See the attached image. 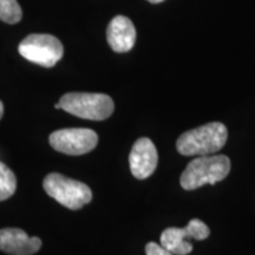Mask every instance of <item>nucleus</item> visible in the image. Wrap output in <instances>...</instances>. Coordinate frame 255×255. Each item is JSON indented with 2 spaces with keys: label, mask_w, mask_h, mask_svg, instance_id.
<instances>
[{
  "label": "nucleus",
  "mask_w": 255,
  "mask_h": 255,
  "mask_svg": "<svg viewBox=\"0 0 255 255\" xmlns=\"http://www.w3.org/2000/svg\"><path fill=\"white\" fill-rule=\"evenodd\" d=\"M149 2H151V4H159V2L164 1V0H148Z\"/></svg>",
  "instance_id": "obj_15"
},
{
  "label": "nucleus",
  "mask_w": 255,
  "mask_h": 255,
  "mask_svg": "<svg viewBox=\"0 0 255 255\" xmlns=\"http://www.w3.org/2000/svg\"><path fill=\"white\" fill-rule=\"evenodd\" d=\"M43 188L47 195L71 210L81 209L92 200L89 186L58 173L47 175L43 181Z\"/></svg>",
  "instance_id": "obj_4"
},
{
  "label": "nucleus",
  "mask_w": 255,
  "mask_h": 255,
  "mask_svg": "<svg viewBox=\"0 0 255 255\" xmlns=\"http://www.w3.org/2000/svg\"><path fill=\"white\" fill-rule=\"evenodd\" d=\"M210 229L199 219L190 220L184 228L170 227L161 234V245L175 255H188L193 251L190 240H205L209 237Z\"/></svg>",
  "instance_id": "obj_7"
},
{
  "label": "nucleus",
  "mask_w": 255,
  "mask_h": 255,
  "mask_svg": "<svg viewBox=\"0 0 255 255\" xmlns=\"http://www.w3.org/2000/svg\"><path fill=\"white\" fill-rule=\"evenodd\" d=\"M107 38L108 43L115 52H128L136 43V28L129 18L117 15L108 26Z\"/></svg>",
  "instance_id": "obj_10"
},
{
  "label": "nucleus",
  "mask_w": 255,
  "mask_h": 255,
  "mask_svg": "<svg viewBox=\"0 0 255 255\" xmlns=\"http://www.w3.org/2000/svg\"><path fill=\"white\" fill-rule=\"evenodd\" d=\"M58 103L66 113L79 119L104 121L113 115L114 101L110 96L91 92H69L62 96Z\"/></svg>",
  "instance_id": "obj_3"
},
{
  "label": "nucleus",
  "mask_w": 255,
  "mask_h": 255,
  "mask_svg": "<svg viewBox=\"0 0 255 255\" xmlns=\"http://www.w3.org/2000/svg\"><path fill=\"white\" fill-rule=\"evenodd\" d=\"M41 247V240L28 237L23 229H0V251L9 255H32Z\"/></svg>",
  "instance_id": "obj_9"
},
{
  "label": "nucleus",
  "mask_w": 255,
  "mask_h": 255,
  "mask_svg": "<svg viewBox=\"0 0 255 255\" xmlns=\"http://www.w3.org/2000/svg\"><path fill=\"white\" fill-rule=\"evenodd\" d=\"M131 174L138 180H145L154 174L157 168L158 154L150 138L142 137L132 145L129 156Z\"/></svg>",
  "instance_id": "obj_8"
},
{
  "label": "nucleus",
  "mask_w": 255,
  "mask_h": 255,
  "mask_svg": "<svg viewBox=\"0 0 255 255\" xmlns=\"http://www.w3.org/2000/svg\"><path fill=\"white\" fill-rule=\"evenodd\" d=\"M19 53L28 62L52 68L63 58L64 47L58 38L46 33H33L19 44Z\"/></svg>",
  "instance_id": "obj_5"
},
{
  "label": "nucleus",
  "mask_w": 255,
  "mask_h": 255,
  "mask_svg": "<svg viewBox=\"0 0 255 255\" xmlns=\"http://www.w3.org/2000/svg\"><path fill=\"white\" fill-rule=\"evenodd\" d=\"M2 115H4V104H2V102L0 101V120H1Z\"/></svg>",
  "instance_id": "obj_14"
},
{
  "label": "nucleus",
  "mask_w": 255,
  "mask_h": 255,
  "mask_svg": "<svg viewBox=\"0 0 255 255\" xmlns=\"http://www.w3.org/2000/svg\"><path fill=\"white\" fill-rule=\"evenodd\" d=\"M17 189V178L7 165L0 162V201L11 197Z\"/></svg>",
  "instance_id": "obj_11"
},
{
  "label": "nucleus",
  "mask_w": 255,
  "mask_h": 255,
  "mask_svg": "<svg viewBox=\"0 0 255 255\" xmlns=\"http://www.w3.org/2000/svg\"><path fill=\"white\" fill-rule=\"evenodd\" d=\"M228 139V130L220 122L207 123L178 137L176 149L183 156H206L221 150Z\"/></svg>",
  "instance_id": "obj_1"
},
{
  "label": "nucleus",
  "mask_w": 255,
  "mask_h": 255,
  "mask_svg": "<svg viewBox=\"0 0 255 255\" xmlns=\"http://www.w3.org/2000/svg\"><path fill=\"white\" fill-rule=\"evenodd\" d=\"M145 254L146 255H175L171 252L162 246V245L156 244V242H149L145 246Z\"/></svg>",
  "instance_id": "obj_13"
},
{
  "label": "nucleus",
  "mask_w": 255,
  "mask_h": 255,
  "mask_svg": "<svg viewBox=\"0 0 255 255\" xmlns=\"http://www.w3.org/2000/svg\"><path fill=\"white\" fill-rule=\"evenodd\" d=\"M231 171V159L226 155L197 156L188 163L181 175L184 190H195L205 184H215L225 180Z\"/></svg>",
  "instance_id": "obj_2"
},
{
  "label": "nucleus",
  "mask_w": 255,
  "mask_h": 255,
  "mask_svg": "<svg viewBox=\"0 0 255 255\" xmlns=\"http://www.w3.org/2000/svg\"><path fill=\"white\" fill-rule=\"evenodd\" d=\"M23 17L17 0H0V20L7 24H17Z\"/></svg>",
  "instance_id": "obj_12"
},
{
  "label": "nucleus",
  "mask_w": 255,
  "mask_h": 255,
  "mask_svg": "<svg viewBox=\"0 0 255 255\" xmlns=\"http://www.w3.org/2000/svg\"><path fill=\"white\" fill-rule=\"evenodd\" d=\"M49 142L56 151L78 156L94 150L98 143V136L94 130L87 128H69L51 133Z\"/></svg>",
  "instance_id": "obj_6"
}]
</instances>
